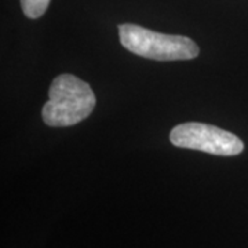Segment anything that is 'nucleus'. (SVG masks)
Wrapping results in <instances>:
<instances>
[{"mask_svg":"<svg viewBox=\"0 0 248 248\" xmlns=\"http://www.w3.org/2000/svg\"><path fill=\"white\" fill-rule=\"evenodd\" d=\"M48 97L42 109V117L50 127H69L80 123L89 117L97 104L89 83L69 73L53 80Z\"/></svg>","mask_w":248,"mask_h":248,"instance_id":"obj_1","label":"nucleus"},{"mask_svg":"<svg viewBox=\"0 0 248 248\" xmlns=\"http://www.w3.org/2000/svg\"><path fill=\"white\" fill-rule=\"evenodd\" d=\"M120 43L128 51L156 61H185L199 55V46L186 36L164 35L134 24L119 25Z\"/></svg>","mask_w":248,"mask_h":248,"instance_id":"obj_2","label":"nucleus"},{"mask_svg":"<svg viewBox=\"0 0 248 248\" xmlns=\"http://www.w3.org/2000/svg\"><path fill=\"white\" fill-rule=\"evenodd\" d=\"M170 141L177 148L202 151L215 156H236L244 149L237 135L204 123L178 124L170 133Z\"/></svg>","mask_w":248,"mask_h":248,"instance_id":"obj_3","label":"nucleus"},{"mask_svg":"<svg viewBox=\"0 0 248 248\" xmlns=\"http://www.w3.org/2000/svg\"><path fill=\"white\" fill-rule=\"evenodd\" d=\"M51 0H21V7L28 18H40L45 14Z\"/></svg>","mask_w":248,"mask_h":248,"instance_id":"obj_4","label":"nucleus"}]
</instances>
